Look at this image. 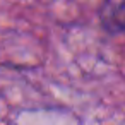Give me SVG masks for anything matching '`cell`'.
<instances>
[{
  "label": "cell",
  "mask_w": 125,
  "mask_h": 125,
  "mask_svg": "<svg viewBox=\"0 0 125 125\" xmlns=\"http://www.w3.org/2000/svg\"><path fill=\"white\" fill-rule=\"evenodd\" d=\"M99 22L110 33H125V0H103Z\"/></svg>",
  "instance_id": "obj_1"
}]
</instances>
